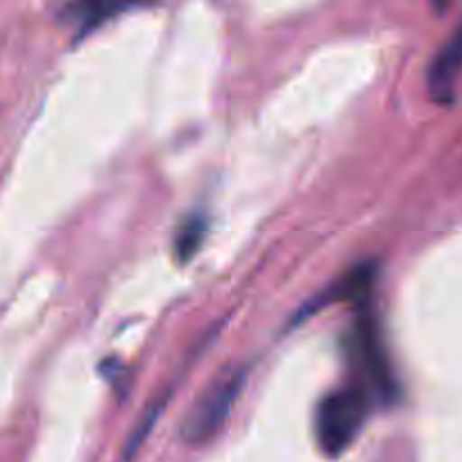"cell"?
<instances>
[{
    "label": "cell",
    "instance_id": "cell-6",
    "mask_svg": "<svg viewBox=\"0 0 462 462\" xmlns=\"http://www.w3.org/2000/svg\"><path fill=\"white\" fill-rule=\"evenodd\" d=\"M204 234H207V222L199 216L189 217V220L180 226V231H177L175 236V254L181 263H186V261L199 250Z\"/></svg>",
    "mask_w": 462,
    "mask_h": 462
},
{
    "label": "cell",
    "instance_id": "cell-3",
    "mask_svg": "<svg viewBox=\"0 0 462 462\" xmlns=\"http://www.w3.org/2000/svg\"><path fill=\"white\" fill-rule=\"evenodd\" d=\"M352 356L356 358L363 376L372 385L376 397L383 402H393L397 397V379H394L388 352L381 340L379 324L370 313L358 315L352 336Z\"/></svg>",
    "mask_w": 462,
    "mask_h": 462
},
{
    "label": "cell",
    "instance_id": "cell-8",
    "mask_svg": "<svg viewBox=\"0 0 462 462\" xmlns=\"http://www.w3.org/2000/svg\"><path fill=\"white\" fill-rule=\"evenodd\" d=\"M433 5H435V7H438V10H439V12H442V10H444V7H447V5H448V0H433Z\"/></svg>",
    "mask_w": 462,
    "mask_h": 462
},
{
    "label": "cell",
    "instance_id": "cell-2",
    "mask_svg": "<svg viewBox=\"0 0 462 462\" xmlns=\"http://www.w3.org/2000/svg\"><path fill=\"white\" fill-rule=\"evenodd\" d=\"M243 383H245V374L241 370L229 372V374L220 376L207 393L199 397L193 411L189 412L184 421V439L189 444H204L222 429V424L229 417L231 408L236 403L238 394H241Z\"/></svg>",
    "mask_w": 462,
    "mask_h": 462
},
{
    "label": "cell",
    "instance_id": "cell-1",
    "mask_svg": "<svg viewBox=\"0 0 462 462\" xmlns=\"http://www.w3.org/2000/svg\"><path fill=\"white\" fill-rule=\"evenodd\" d=\"M367 417V394L358 385L333 390L319 402L315 433L327 456H340L356 439Z\"/></svg>",
    "mask_w": 462,
    "mask_h": 462
},
{
    "label": "cell",
    "instance_id": "cell-7",
    "mask_svg": "<svg viewBox=\"0 0 462 462\" xmlns=\"http://www.w3.org/2000/svg\"><path fill=\"white\" fill-rule=\"evenodd\" d=\"M109 7H111V0H78L75 10L79 12L84 23H97V21L105 19Z\"/></svg>",
    "mask_w": 462,
    "mask_h": 462
},
{
    "label": "cell",
    "instance_id": "cell-4",
    "mask_svg": "<svg viewBox=\"0 0 462 462\" xmlns=\"http://www.w3.org/2000/svg\"><path fill=\"white\" fill-rule=\"evenodd\" d=\"M462 75V25L438 51L429 66V93L435 102H451L456 82Z\"/></svg>",
    "mask_w": 462,
    "mask_h": 462
},
{
    "label": "cell",
    "instance_id": "cell-5",
    "mask_svg": "<svg viewBox=\"0 0 462 462\" xmlns=\"http://www.w3.org/2000/svg\"><path fill=\"white\" fill-rule=\"evenodd\" d=\"M374 277H376V268L372 263L356 265L352 273H346L340 282L333 283V288L327 292V297H319V300L315 301V306H319L322 301H346V300L363 304L365 297L370 295V288L372 283H374Z\"/></svg>",
    "mask_w": 462,
    "mask_h": 462
}]
</instances>
